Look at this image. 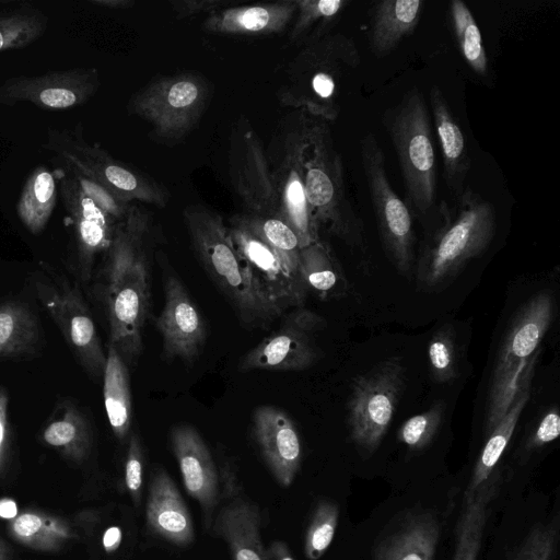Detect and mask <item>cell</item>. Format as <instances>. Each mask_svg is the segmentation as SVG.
<instances>
[{
  "instance_id": "obj_1",
  "label": "cell",
  "mask_w": 560,
  "mask_h": 560,
  "mask_svg": "<svg viewBox=\"0 0 560 560\" xmlns=\"http://www.w3.org/2000/svg\"><path fill=\"white\" fill-rule=\"evenodd\" d=\"M153 220L130 206L116 225L106 250L102 295L109 325V345L127 365L136 364L143 350V332L151 307L149 249Z\"/></svg>"
},
{
  "instance_id": "obj_2",
  "label": "cell",
  "mask_w": 560,
  "mask_h": 560,
  "mask_svg": "<svg viewBox=\"0 0 560 560\" xmlns=\"http://www.w3.org/2000/svg\"><path fill=\"white\" fill-rule=\"evenodd\" d=\"M183 215L200 264L242 324L262 329L280 318L284 312L264 293L235 249L221 217L202 206H188Z\"/></svg>"
},
{
  "instance_id": "obj_3",
  "label": "cell",
  "mask_w": 560,
  "mask_h": 560,
  "mask_svg": "<svg viewBox=\"0 0 560 560\" xmlns=\"http://www.w3.org/2000/svg\"><path fill=\"white\" fill-rule=\"evenodd\" d=\"M298 113L302 179L313 223L318 233L325 228L348 243L360 244L362 221L348 197L342 159L328 122Z\"/></svg>"
},
{
  "instance_id": "obj_4",
  "label": "cell",
  "mask_w": 560,
  "mask_h": 560,
  "mask_svg": "<svg viewBox=\"0 0 560 560\" xmlns=\"http://www.w3.org/2000/svg\"><path fill=\"white\" fill-rule=\"evenodd\" d=\"M453 205H439V223L427 238L418 264L417 281L423 290L438 289L491 243L495 211L490 201L465 188Z\"/></svg>"
},
{
  "instance_id": "obj_5",
  "label": "cell",
  "mask_w": 560,
  "mask_h": 560,
  "mask_svg": "<svg viewBox=\"0 0 560 560\" xmlns=\"http://www.w3.org/2000/svg\"><path fill=\"white\" fill-rule=\"evenodd\" d=\"M360 62L353 38L343 33L328 32L310 39L291 61L279 98L287 106L334 121L340 113L341 88Z\"/></svg>"
},
{
  "instance_id": "obj_6",
  "label": "cell",
  "mask_w": 560,
  "mask_h": 560,
  "mask_svg": "<svg viewBox=\"0 0 560 560\" xmlns=\"http://www.w3.org/2000/svg\"><path fill=\"white\" fill-rule=\"evenodd\" d=\"M552 317V295L540 292L528 301L513 322L491 376L485 422L487 433L506 413L521 389L532 383L540 353L539 345Z\"/></svg>"
},
{
  "instance_id": "obj_7",
  "label": "cell",
  "mask_w": 560,
  "mask_h": 560,
  "mask_svg": "<svg viewBox=\"0 0 560 560\" xmlns=\"http://www.w3.org/2000/svg\"><path fill=\"white\" fill-rule=\"evenodd\" d=\"M397 154L409 209L427 218L436 197V163L423 93L412 88L384 122Z\"/></svg>"
},
{
  "instance_id": "obj_8",
  "label": "cell",
  "mask_w": 560,
  "mask_h": 560,
  "mask_svg": "<svg viewBox=\"0 0 560 560\" xmlns=\"http://www.w3.org/2000/svg\"><path fill=\"white\" fill-rule=\"evenodd\" d=\"M44 147L55 152L71 173L103 185L127 205L139 201L164 207L167 203L168 194L161 184L117 161L97 145L89 144L82 136L81 125L72 130L49 129Z\"/></svg>"
},
{
  "instance_id": "obj_9",
  "label": "cell",
  "mask_w": 560,
  "mask_h": 560,
  "mask_svg": "<svg viewBox=\"0 0 560 560\" xmlns=\"http://www.w3.org/2000/svg\"><path fill=\"white\" fill-rule=\"evenodd\" d=\"M209 98L199 74L183 72L152 80L130 100V109L152 126L162 141L184 138L197 125Z\"/></svg>"
},
{
  "instance_id": "obj_10",
  "label": "cell",
  "mask_w": 560,
  "mask_h": 560,
  "mask_svg": "<svg viewBox=\"0 0 560 560\" xmlns=\"http://www.w3.org/2000/svg\"><path fill=\"white\" fill-rule=\"evenodd\" d=\"M406 385V370L399 357H392L359 375L348 400L351 441L365 453L380 446L393 420Z\"/></svg>"
},
{
  "instance_id": "obj_11",
  "label": "cell",
  "mask_w": 560,
  "mask_h": 560,
  "mask_svg": "<svg viewBox=\"0 0 560 560\" xmlns=\"http://www.w3.org/2000/svg\"><path fill=\"white\" fill-rule=\"evenodd\" d=\"M361 161L385 250L398 271L408 275L415 261L411 212L393 189L382 148L372 133L361 140Z\"/></svg>"
},
{
  "instance_id": "obj_12",
  "label": "cell",
  "mask_w": 560,
  "mask_h": 560,
  "mask_svg": "<svg viewBox=\"0 0 560 560\" xmlns=\"http://www.w3.org/2000/svg\"><path fill=\"white\" fill-rule=\"evenodd\" d=\"M266 156L275 195L276 214L295 232L301 247L319 240L304 192L298 112L291 113L280 124Z\"/></svg>"
},
{
  "instance_id": "obj_13",
  "label": "cell",
  "mask_w": 560,
  "mask_h": 560,
  "mask_svg": "<svg viewBox=\"0 0 560 560\" xmlns=\"http://www.w3.org/2000/svg\"><path fill=\"white\" fill-rule=\"evenodd\" d=\"M281 317L280 326L244 354L240 371H303L317 361L314 334L324 327V318L302 307Z\"/></svg>"
},
{
  "instance_id": "obj_14",
  "label": "cell",
  "mask_w": 560,
  "mask_h": 560,
  "mask_svg": "<svg viewBox=\"0 0 560 560\" xmlns=\"http://www.w3.org/2000/svg\"><path fill=\"white\" fill-rule=\"evenodd\" d=\"M98 88L100 74L94 67L16 75L0 85V105L28 102L43 109L65 110L85 104Z\"/></svg>"
},
{
  "instance_id": "obj_15",
  "label": "cell",
  "mask_w": 560,
  "mask_h": 560,
  "mask_svg": "<svg viewBox=\"0 0 560 560\" xmlns=\"http://www.w3.org/2000/svg\"><path fill=\"white\" fill-rule=\"evenodd\" d=\"M228 232L268 299L284 313L289 308L302 307L307 294L304 282L287 268L279 255L249 229L240 214L231 219Z\"/></svg>"
},
{
  "instance_id": "obj_16",
  "label": "cell",
  "mask_w": 560,
  "mask_h": 560,
  "mask_svg": "<svg viewBox=\"0 0 560 560\" xmlns=\"http://www.w3.org/2000/svg\"><path fill=\"white\" fill-rule=\"evenodd\" d=\"M37 295L58 325L80 363L94 377L103 376L106 353L86 303L77 288L36 283Z\"/></svg>"
},
{
  "instance_id": "obj_17",
  "label": "cell",
  "mask_w": 560,
  "mask_h": 560,
  "mask_svg": "<svg viewBox=\"0 0 560 560\" xmlns=\"http://www.w3.org/2000/svg\"><path fill=\"white\" fill-rule=\"evenodd\" d=\"M230 177L244 212L276 214L275 195L266 153L246 119L235 125L230 140Z\"/></svg>"
},
{
  "instance_id": "obj_18",
  "label": "cell",
  "mask_w": 560,
  "mask_h": 560,
  "mask_svg": "<svg viewBox=\"0 0 560 560\" xmlns=\"http://www.w3.org/2000/svg\"><path fill=\"white\" fill-rule=\"evenodd\" d=\"M59 190L67 214L73 224L78 269L83 281L91 278L97 255L109 248L117 221L89 198L71 174L58 171Z\"/></svg>"
},
{
  "instance_id": "obj_19",
  "label": "cell",
  "mask_w": 560,
  "mask_h": 560,
  "mask_svg": "<svg viewBox=\"0 0 560 560\" xmlns=\"http://www.w3.org/2000/svg\"><path fill=\"white\" fill-rule=\"evenodd\" d=\"M164 298V306L155 319L163 354L190 363L206 342V323L182 281L173 275L165 279Z\"/></svg>"
},
{
  "instance_id": "obj_20",
  "label": "cell",
  "mask_w": 560,
  "mask_h": 560,
  "mask_svg": "<svg viewBox=\"0 0 560 560\" xmlns=\"http://www.w3.org/2000/svg\"><path fill=\"white\" fill-rule=\"evenodd\" d=\"M170 443L187 493L198 501L208 529L220 501L219 471L200 433L190 424L172 428Z\"/></svg>"
},
{
  "instance_id": "obj_21",
  "label": "cell",
  "mask_w": 560,
  "mask_h": 560,
  "mask_svg": "<svg viewBox=\"0 0 560 560\" xmlns=\"http://www.w3.org/2000/svg\"><path fill=\"white\" fill-rule=\"evenodd\" d=\"M252 434L276 481L291 486L303 458L301 436L292 418L276 406H259L253 413Z\"/></svg>"
},
{
  "instance_id": "obj_22",
  "label": "cell",
  "mask_w": 560,
  "mask_h": 560,
  "mask_svg": "<svg viewBox=\"0 0 560 560\" xmlns=\"http://www.w3.org/2000/svg\"><path fill=\"white\" fill-rule=\"evenodd\" d=\"M228 500L219 509L212 525L213 535L222 538L230 548L233 560H268L264 548L258 506L236 491H232V469H223Z\"/></svg>"
},
{
  "instance_id": "obj_23",
  "label": "cell",
  "mask_w": 560,
  "mask_h": 560,
  "mask_svg": "<svg viewBox=\"0 0 560 560\" xmlns=\"http://www.w3.org/2000/svg\"><path fill=\"white\" fill-rule=\"evenodd\" d=\"M145 526L153 536L178 547H186L195 539L190 513L163 468H156L150 475Z\"/></svg>"
},
{
  "instance_id": "obj_24",
  "label": "cell",
  "mask_w": 560,
  "mask_h": 560,
  "mask_svg": "<svg viewBox=\"0 0 560 560\" xmlns=\"http://www.w3.org/2000/svg\"><path fill=\"white\" fill-rule=\"evenodd\" d=\"M295 12V0L226 7L208 14L202 27L219 35L266 36L282 32Z\"/></svg>"
},
{
  "instance_id": "obj_25",
  "label": "cell",
  "mask_w": 560,
  "mask_h": 560,
  "mask_svg": "<svg viewBox=\"0 0 560 560\" xmlns=\"http://www.w3.org/2000/svg\"><path fill=\"white\" fill-rule=\"evenodd\" d=\"M429 100L441 148L444 178L456 197L464 191V183L470 168L466 140L439 86L431 88Z\"/></svg>"
},
{
  "instance_id": "obj_26",
  "label": "cell",
  "mask_w": 560,
  "mask_h": 560,
  "mask_svg": "<svg viewBox=\"0 0 560 560\" xmlns=\"http://www.w3.org/2000/svg\"><path fill=\"white\" fill-rule=\"evenodd\" d=\"M439 538L440 523L433 514H411L377 544L374 560H433Z\"/></svg>"
},
{
  "instance_id": "obj_27",
  "label": "cell",
  "mask_w": 560,
  "mask_h": 560,
  "mask_svg": "<svg viewBox=\"0 0 560 560\" xmlns=\"http://www.w3.org/2000/svg\"><path fill=\"white\" fill-rule=\"evenodd\" d=\"M422 0H383L372 11L370 46L377 57L393 51L417 27L423 11Z\"/></svg>"
},
{
  "instance_id": "obj_28",
  "label": "cell",
  "mask_w": 560,
  "mask_h": 560,
  "mask_svg": "<svg viewBox=\"0 0 560 560\" xmlns=\"http://www.w3.org/2000/svg\"><path fill=\"white\" fill-rule=\"evenodd\" d=\"M499 482L500 471L495 469L476 493L464 495L453 560H478L489 504L498 492Z\"/></svg>"
},
{
  "instance_id": "obj_29",
  "label": "cell",
  "mask_w": 560,
  "mask_h": 560,
  "mask_svg": "<svg viewBox=\"0 0 560 560\" xmlns=\"http://www.w3.org/2000/svg\"><path fill=\"white\" fill-rule=\"evenodd\" d=\"M8 529L14 540L44 552H56L79 537L67 520L37 510L18 514Z\"/></svg>"
},
{
  "instance_id": "obj_30",
  "label": "cell",
  "mask_w": 560,
  "mask_h": 560,
  "mask_svg": "<svg viewBox=\"0 0 560 560\" xmlns=\"http://www.w3.org/2000/svg\"><path fill=\"white\" fill-rule=\"evenodd\" d=\"M300 272L308 292L322 300L346 294L348 281L330 246L320 238L300 250Z\"/></svg>"
},
{
  "instance_id": "obj_31",
  "label": "cell",
  "mask_w": 560,
  "mask_h": 560,
  "mask_svg": "<svg viewBox=\"0 0 560 560\" xmlns=\"http://www.w3.org/2000/svg\"><path fill=\"white\" fill-rule=\"evenodd\" d=\"M103 398L114 435L124 441L130 433L132 405L128 365L117 350L108 345L103 373Z\"/></svg>"
},
{
  "instance_id": "obj_32",
  "label": "cell",
  "mask_w": 560,
  "mask_h": 560,
  "mask_svg": "<svg viewBox=\"0 0 560 560\" xmlns=\"http://www.w3.org/2000/svg\"><path fill=\"white\" fill-rule=\"evenodd\" d=\"M45 444L57 450L66 458L82 464L89 456L92 433L85 416L72 404L60 409L44 428Z\"/></svg>"
},
{
  "instance_id": "obj_33",
  "label": "cell",
  "mask_w": 560,
  "mask_h": 560,
  "mask_svg": "<svg viewBox=\"0 0 560 560\" xmlns=\"http://www.w3.org/2000/svg\"><path fill=\"white\" fill-rule=\"evenodd\" d=\"M529 392L530 383L526 384L521 389L506 413L488 433L489 438L474 467L471 478L464 495L476 493L495 470V467L513 435L521 413L529 399Z\"/></svg>"
},
{
  "instance_id": "obj_34",
  "label": "cell",
  "mask_w": 560,
  "mask_h": 560,
  "mask_svg": "<svg viewBox=\"0 0 560 560\" xmlns=\"http://www.w3.org/2000/svg\"><path fill=\"white\" fill-rule=\"evenodd\" d=\"M57 200L54 172L40 165L26 179L16 203V213L32 233H40L49 221Z\"/></svg>"
},
{
  "instance_id": "obj_35",
  "label": "cell",
  "mask_w": 560,
  "mask_h": 560,
  "mask_svg": "<svg viewBox=\"0 0 560 560\" xmlns=\"http://www.w3.org/2000/svg\"><path fill=\"white\" fill-rule=\"evenodd\" d=\"M39 331L35 316L24 304H0V358L34 351Z\"/></svg>"
},
{
  "instance_id": "obj_36",
  "label": "cell",
  "mask_w": 560,
  "mask_h": 560,
  "mask_svg": "<svg viewBox=\"0 0 560 560\" xmlns=\"http://www.w3.org/2000/svg\"><path fill=\"white\" fill-rule=\"evenodd\" d=\"M249 229L268 244L287 268L302 281L300 272L301 244L291 226L277 214L240 213Z\"/></svg>"
},
{
  "instance_id": "obj_37",
  "label": "cell",
  "mask_w": 560,
  "mask_h": 560,
  "mask_svg": "<svg viewBox=\"0 0 560 560\" xmlns=\"http://www.w3.org/2000/svg\"><path fill=\"white\" fill-rule=\"evenodd\" d=\"M47 25V14L30 3L0 12V52L32 45L45 34Z\"/></svg>"
},
{
  "instance_id": "obj_38",
  "label": "cell",
  "mask_w": 560,
  "mask_h": 560,
  "mask_svg": "<svg viewBox=\"0 0 560 560\" xmlns=\"http://www.w3.org/2000/svg\"><path fill=\"white\" fill-rule=\"evenodd\" d=\"M290 40L306 43L330 32L338 16L349 4L347 0H295Z\"/></svg>"
},
{
  "instance_id": "obj_39",
  "label": "cell",
  "mask_w": 560,
  "mask_h": 560,
  "mask_svg": "<svg viewBox=\"0 0 560 560\" xmlns=\"http://www.w3.org/2000/svg\"><path fill=\"white\" fill-rule=\"evenodd\" d=\"M450 13L459 51L469 68L480 77L488 73V58L482 43L481 32L476 20L460 0L450 3Z\"/></svg>"
},
{
  "instance_id": "obj_40",
  "label": "cell",
  "mask_w": 560,
  "mask_h": 560,
  "mask_svg": "<svg viewBox=\"0 0 560 560\" xmlns=\"http://www.w3.org/2000/svg\"><path fill=\"white\" fill-rule=\"evenodd\" d=\"M339 520V508L336 503L322 500L317 503L308 523L304 553L308 560H318L330 546Z\"/></svg>"
},
{
  "instance_id": "obj_41",
  "label": "cell",
  "mask_w": 560,
  "mask_h": 560,
  "mask_svg": "<svg viewBox=\"0 0 560 560\" xmlns=\"http://www.w3.org/2000/svg\"><path fill=\"white\" fill-rule=\"evenodd\" d=\"M431 374L438 383H448L458 377V361L453 330L444 326L431 337L428 346Z\"/></svg>"
},
{
  "instance_id": "obj_42",
  "label": "cell",
  "mask_w": 560,
  "mask_h": 560,
  "mask_svg": "<svg viewBox=\"0 0 560 560\" xmlns=\"http://www.w3.org/2000/svg\"><path fill=\"white\" fill-rule=\"evenodd\" d=\"M444 415V405L435 402L430 409L407 419L398 430V440L409 450L428 446L436 434Z\"/></svg>"
},
{
  "instance_id": "obj_43",
  "label": "cell",
  "mask_w": 560,
  "mask_h": 560,
  "mask_svg": "<svg viewBox=\"0 0 560 560\" xmlns=\"http://www.w3.org/2000/svg\"><path fill=\"white\" fill-rule=\"evenodd\" d=\"M558 540L557 520L532 529L512 560H552Z\"/></svg>"
},
{
  "instance_id": "obj_44",
  "label": "cell",
  "mask_w": 560,
  "mask_h": 560,
  "mask_svg": "<svg viewBox=\"0 0 560 560\" xmlns=\"http://www.w3.org/2000/svg\"><path fill=\"white\" fill-rule=\"evenodd\" d=\"M144 453L137 433H131L125 460V486L136 508H139L143 489Z\"/></svg>"
},
{
  "instance_id": "obj_45",
  "label": "cell",
  "mask_w": 560,
  "mask_h": 560,
  "mask_svg": "<svg viewBox=\"0 0 560 560\" xmlns=\"http://www.w3.org/2000/svg\"><path fill=\"white\" fill-rule=\"evenodd\" d=\"M70 174L73 176L82 191L104 212L118 222L125 218L130 205L119 200L103 185L79 174L71 172Z\"/></svg>"
},
{
  "instance_id": "obj_46",
  "label": "cell",
  "mask_w": 560,
  "mask_h": 560,
  "mask_svg": "<svg viewBox=\"0 0 560 560\" xmlns=\"http://www.w3.org/2000/svg\"><path fill=\"white\" fill-rule=\"evenodd\" d=\"M560 434V416L557 407L550 408L544 413L538 424L529 435L526 448L529 451L540 448Z\"/></svg>"
},
{
  "instance_id": "obj_47",
  "label": "cell",
  "mask_w": 560,
  "mask_h": 560,
  "mask_svg": "<svg viewBox=\"0 0 560 560\" xmlns=\"http://www.w3.org/2000/svg\"><path fill=\"white\" fill-rule=\"evenodd\" d=\"M226 0H177L171 3L172 11L178 18L192 16L208 12V14L226 8Z\"/></svg>"
},
{
  "instance_id": "obj_48",
  "label": "cell",
  "mask_w": 560,
  "mask_h": 560,
  "mask_svg": "<svg viewBox=\"0 0 560 560\" xmlns=\"http://www.w3.org/2000/svg\"><path fill=\"white\" fill-rule=\"evenodd\" d=\"M9 395L3 386H0V476L3 471L9 447Z\"/></svg>"
},
{
  "instance_id": "obj_49",
  "label": "cell",
  "mask_w": 560,
  "mask_h": 560,
  "mask_svg": "<svg viewBox=\"0 0 560 560\" xmlns=\"http://www.w3.org/2000/svg\"><path fill=\"white\" fill-rule=\"evenodd\" d=\"M268 560H294L287 544L281 540H275L267 549Z\"/></svg>"
},
{
  "instance_id": "obj_50",
  "label": "cell",
  "mask_w": 560,
  "mask_h": 560,
  "mask_svg": "<svg viewBox=\"0 0 560 560\" xmlns=\"http://www.w3.org/2000/svg\"><path fill=\"white\" fill-rule=\"evenodd\" d=\"M121 541V530L118 527L108 528L103 536V546L107 552L115 551Z\"/></svg>"
},
{
  "instance_id": "obj_51",
  "label": "cell",
  "mask_w": 560,
  "mask_h": 560,
  "mask_svg": "<svg viewBox=\"0 0 560 560\" xmlns=\"http://www.w3.org/2000/svg\"><path fill=\"white\" fill-rule=\"evenodd\" d=\"M92 4L107 9H126L135 4L130 0H91Z\"/></svg>"
},
{
  "instance_id": "obj_52",
  "label": "cell",
  "mask_w": 560,
  "mask_h": 560,
  "mask_svg": "<svg viewBox=\"0 0 560 560\" xmlns=\"http://www.w3.org/2000/svg\"><path fill=\"white\" fill-rule=\"evenodd\" d=\"M0 516L1 517H11V520L16 516V505L11 500H1L0 501Z\"/></svg>"
},
{
  "instance_id": "obj_53",
  "label": "cell",
  "mask_w": 560,
  "mask_h": 560,
  "mask_svg": "<svg viewBox=\"0 0 560 560\" xmlns=\"http://www.w3.org/2000/svg\"><path fill=\"white\" fill-rule=\"evenodd\" d=\"M0 560H12L10 550L4 541L0 538Z\"/></svg>"
}]
</instances>
